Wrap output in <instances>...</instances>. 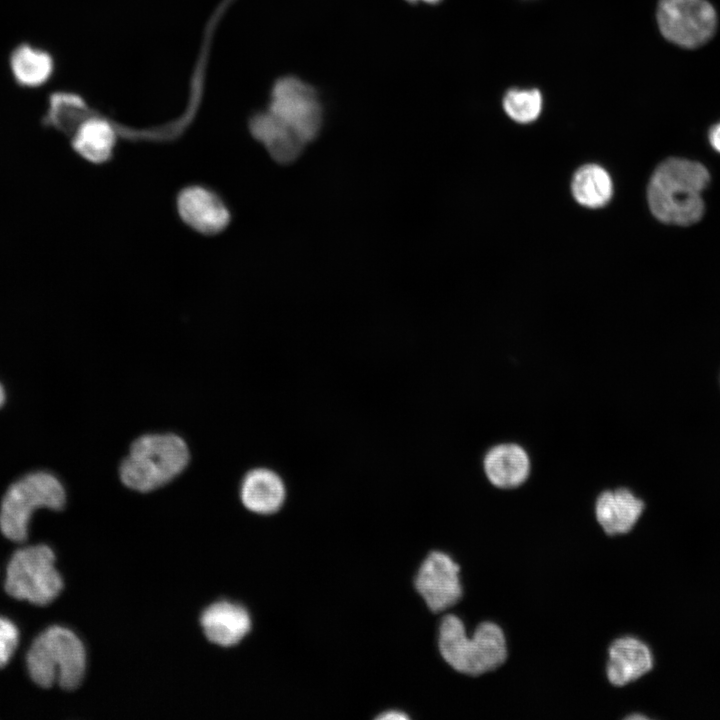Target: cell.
Listing matches in <instances>:
<instances>
[{
	"label": "cell",
	"instance_id": "17",
	"mask_svg": "<svg viewBox=\"0 0 720 720\" xmlns=\"http://www.w3.org/2000/svg\"><path fill=\"white\" fill-rule=\"evenodd\" d=\"M116 141L112 124L104 118L91 116L85 118L72 133L71 145L83 159L102 164L112 157Z\"/></svg>",
	"mask_w": 720,
	"mask_h": 720
},
{
	"label": "cell",
	"instance_id": "11",
	"mask_svg": "<svg viewBox=\"0 0 720 720\" xmlns=\"http://www.w3.org/2000/svg\"><path fill=\"white\" fill-rule=\"evenodd\" d=\"M177 210L185 224L205 235L222 232L230 223V211L210 189L187 186L177 196Z\"/></svg>",
	"mask_w": 720,
	"mask_h": 720
},
{
	"label": "cell",
	"instance_id": "23",
	"mask_svg": "<svg viewBox=\"0 0 720 720\" xmlns=\"http://www.w3.org/2000/svg\"><path fill=\"white\" fill-rule=\"evenodd\" d=\"M709 139L712 147L720 152V123L711 129Z\"/></svg>",
	"mask_w": 720,
	"mask_h": 720
},
{
	"label": "cell",
	"instance_id": "25",
	"mask_svg": "<svg viewBox=\"0 0 720 720\" xmlns=\"http://www.w3.org/2000/svg\"><path fill=\"white\" fill-rule=\"evenodd\" d=\"M6 400V393L3 385L0 383V407L3 406Z\"/></svg>",
	"mask_w": 720,
	"mask_h": 720
},
{
	"label": "cell",
	"instance_id": "12",
	"mask_svg": "<svg viewBox=\"0 0 720 720\" xmlns=\"http://www.w3.org/2000/svg\"><path fill=\"white\" fill-rule=\"evenodd\" d=\"M644 500L626 486L603 489L594 502L597 523L607 535L626 534L645 510Z\"/></svg>",
	"mask_w": 720,
	"mask_h": 720
},
{
	"label": "cell",
	"instance_id": "15",
	"mask_svg": "<svg viewBox=\"0 0 720 720\" xmlns=\"http://www.w3.org/2000/svg\"><path fill=\"white\" fill-rule=\"evenodd\" d=\"M248 126L251 135L279 164L293 163L304 150L305 144L301 139L268 110L255 113Z\"/></svg>",
	"mask_w": 720,
	"mask_h": 720
},
{
	"label": "cell",
	"instance_id": "26",
	"mask_svg": "<svg viewBox=\"0 0 720 720\" xmlns=\"http://www.w3.org/2000/svg\"><path fill=\"white\" fill-rule=\"evenodd\" d=\"M406 1H408L410 3H416L418 1H423V2L430 3V4H434V3L439 2L440 0H406Z\"/></svg>",
	"mask_w": 720,
	"mask_h": 720
},
{
	"label": "cell",
	"instance_id": "22",
	"mask_svg": "<svg viewBox=\"0 0 720 720\" xmlns=\"http://www.w3.org/2000/svg\"><path fill=\"white\" fill-rule=\"evenodd\" d=\"M17 644V628L9 620L0 617V668L8 663Z\"/></svg>",
	"mask_w": 720,
	"mask_h": 720
},
{
	"label": "cell",
	"instance_id": "13",
	"mask_svg": "<svg viewBox=\"0 0 720 720\" xmlns=\"http://www.w3.org/2000/svg\"><path fill=\"white\" fill-rule=\"evenodd\" d=\"M606 675L614 686H625L646 673L654 664L650 648L641 640L624 636L614 640L608 649Z\"/></svg>",
	"mask_w": 720,
	"mask_h": 720
},
{
	"label": "cell",
	"instance_id": "21",
	"mask_svg": "<svg viewBox=\"0 0 720 720\" xmlns=\"http://www.w3.org/2000/svg\"><path fill=\"white\" fill-rule=\"evenodd\" d=\"M503 108L514 121H535L542 111V95L537 89H510L503 98Z\"/></svg>",
	"mask_w": 720,
	"mask_h": 720
},
{
	"label": "cell",
	"instance_id": "18",
	"mask_svg": "<svg viewBox=\"0 0 720 720\" xmlns=\"http://www.w3.org/2000/svg\"><path fill=\"white\" fill-rule=\"evenodd\" d=\"M570 188L574 200L591 209L606 206L614 192L609 172L596 163L578 167L572 176Z\"/></svg>",
	"mask_w": 720,
	"mask_h": 720
},
{
	"label": "cell",
	"instance_id": "24",
	"mask_svg": "<svg viewBox=\"0 0 720 720\" xmlns=\"http://www.w3.org/2000/svg\"><path fill=\"white\" fill-rule=\"evenodd\" d=\"M408 718L409 716L407 714L397 710L387 711L378 717V719L381 720H405Z\"/></svg>",
	"mask_w": 720,
	"mask_h": 720
},
{
	"label": "cell",
	"instance_id": "1",
	"mask_svg": "<svg viewBox=\"0 0 720 720\" xmlns=\"http://www.w3.org/2000/svg\"><path fill=\"white\" fill-rule=\"evenodd\" d=\"M710 181L706 167L699 162L671 157L652 173L647 186V202L653 216L667 224L688 226L704 213L702 191Z\"/></svg>",
	"mask_w": 720,
	"mask_h": 720
},
{
	"label": "cell",
	"instance_id": "4",
	"mask_svg": "<svg viewBox=\"0 0 720 720\" xmlns=\"http://www.w3.org/2000/svg\"><path fill=\"white\" fill-rule=\"evenodd\" d=\"M86 664L82 641L74 632L61 626H52L40 634L27 654L28 672L43 688H50L55 682L64 690L78 688Z\"/></svg>",
	"mask_w": 720,
	"mask_h": 720
},
{
	"label": "cell",
	"instance_id": "9",
	"mask_svg": "<svg viewBox=\"0 0 720 720\" xmlns=\"http://www.w3.org/2000/svg\"><path fill=\"white\" fill-rule=\"evenodd\" d=\"M415 587L432 612L445 611L462 597L460 566L448 554L433 551L422 562Z\"/></svg>",
	"mask_w": 720,
	"mask_h": 720
},
{
	"label": "cell",
	"instance_id": "6",
	"mask_svg": "<svg viewBox=\"0 0 720 720\" xmlns=\"http://www.w3.org/2000/svg\"><path fill=\"white\" fill-rule=\"evenodd\" d=\"M54 564L55 555L46 545L17 550L7 566V594L36 605L51 603L61 593L64 585Z\"/></svg>",
	"mask_w": 720,
	"mask_h": 720
},
{
	"label": "cell",
	"instance_id": "19",
	"mask_svg": "<svg viewBox=\"0 0 720 720\" xmlns=\"http://www.w3.org/2000/svg\"><path fill=\"white\" fill-rule=\"evenodd\" d=\"M11 73L22 87L37 88L49 81L54 73L52 55L31 44L18 45L9 59Z\"/></svg>",
	"mask_w": 720,
	"mask_h": 720
},
{
	"label": "cell",
	"instance_id": "16",
	"mask_svg": "<svg viewBox=\"0 0 720 720\" xmlns=\"http://www.w3.org/2000/svg\"><path fill=\"white\" fill-rule=\"evenodd\" d=\"M240 497L248 510L257 514H272L283 505L286 489L277 473L267 468H255L244 476Z\"/></svg>",
	"mask_w": 720,
	"mask_h": 720
},
{
	"label": "cell",
	"instance_id": "20",
	"mask_svg": "<svg viewBox=\"0 0 720 720\" xmlns=\"http://www.w3.org/2000/svg\"><path fill=\"white\" fill-rule=\"evenodd\" d=\"M87 117V105L80 95L57 91L49 96L43 122L62 133L72 134Z\"/></svg>",
	"mask_w": 720,
	"mask_h": 720
},
{
	"label": "cell",
	"instance_id": "10",
	"mask_svg": "<svg viewBox=\"0 0 720 720\" xmlns=\"http://www.w3.org/2000/svg\"><path fill=\"white\" fill-rule=\"evenodd\" d=\"M481 469L488 483L498 490H515L526 484L532 472L528 449L513 440L491 444L481 457Z\"/></svg>",
	"mask_w": 720,
	"mask_h": 720
},
{
	"label": "cell",
	"instance_id": "14",
	"mask_svg": "<svg viewBox=\"0 0 720 720\" xmlns=\"http://www.w3.org/2000/svg\"><path fill=\"white\" fill-rule=\"evenodd\" d=\"M200 623L206 638L222 647L238 644L251 629L248 611L229 601H218L207 607Z\"/></svg>",
	"mask_w": 720,
	"mask_h": 720
},
{
	"label": "cell",
	"instance_id": "3",
	"mask_svg": "<svg viewBox=\"0 0 720 720\" xmlns=\"http://www.w3.org/2000/svg\"><path fill=\"white\" fill-rule=\"evenodd\" d=\"M441 656L454 670L479 676L500 667L507 659V643L502 628L490 621L480 623L468 637L463 621L446 615L439 627Z\"/></svg>",
	"mask_w": 720,
	"mask_h": 720
},
{
	"label": "cell",
	"instance_id": "7",
	"mask_svg": "<svg viewBox=\"0 0 720 720\" xmlns=\"http://www.w3.org/2000/svg\"><path fill=\"white\" fill-rule=\"evenodd\" d=\"M268 111L306 145L319 134L323 110L316 90L294 76L278 79L272 87Z\"/></svg>",
	"mask_w": 720,
	"mask_h": 720
},
{
	"label": "cell",
	"instance_id": "8",
	"mask_svg": "<svg viewBox=\"0 0 720 720\" xmlns=\"http://www.w3.org/2000/svg\"><path fill=\"white\" fill-rule=\"evenodd\" d=\"M657 21L667 40L684 48H697L713 36L717 16L706 0H660Z\"/></svg>",
	"mask_w": 720,
	"mask_h": 720
},
{
	"label": "cell",
	"instance_id": "5",
	"mask_svg": "<svg viewBox=\"0 0 720 720\" xmlns=\"http://www.w3.org/2000/svg\"><path fill=\"white\" fill-rule=\"evenodd\" d=\"M65 502V489L54 474L45 471L26 474L9 486L2 499L0 530L9 540L23 542L36 509L61 510Z\"/></svg>",
	"mask_w": 720,
	"mask_h": 720
},
{
	"label": "cell",
	"instance_id": "2",
	"mask_svg": "<svg viewBox=\"0 0 720 720\" xmlns=\"http://www.w3.org/2000/svg\"><path fill=\"white\" fill-rule=\"evenodd\" d=\"M186 442L174 433H151L138 437L119 467L122 483L138 492L162 487L188 465Z\"/></svg>",
	"mask_w": 720,
	"mask_h": 720
}]
</instances>
